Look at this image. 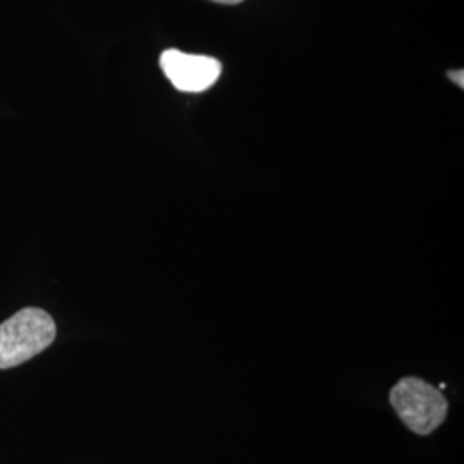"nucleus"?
I'll return each instance as SVG.
<instances>
[{
  "mask_svg": "<svg viewBox=\"0 0 464 464\" xmlns=\"http://www.w3.org/2000/svg\"><path fill=\"white\" fill-rule=\"evenodd\" d=\"M53 318L42 308H23L0 324V370L23 365L55 341Z\"/></svg>",
  "mask_w": 464,
  "mask_h": 464,
  "instance_id": "1",
  "label": "nucleus"
},
{
  "mask_svg": "<svg viewBox=\"0 0 464 464\" xmlns=\"http://www.w3.org/2000/svg\"><path fill=\"white\" fill-rule=\"evenodd\" d=\"M389 401L401 421L418 435L437 430L448 416L444 394L418 377H404L392 387Z\"/></svg>",
  "mask_w": 464,
  "mask_h": 464,
  "instance_id": "2",
  "label": "nucleus"
},
{
  "mask_svg": "<svg viewBox=\"0 0 464 464\" xmlns=\"http://www.w3.org/2000/svg\"><path fill=\"white\" fill-rule=\"evenodd\" d=\"M160 67L174 88L184 93L207 92L222 74V64L214 57L184 53L176 49L162 52Z\"/></svg>",
  "mask_w": 464,
  "mask_h": 464,
  "instance_id": "3",
  "label": "nucleus"
},
{
  "mask_svg": "<svg viewBox=\"0 0 464 464\" xmlns=\"http://www.w3.org/2000/svg\"><path fill=\"white\" fill-rule=\"evenodd\" d=\"M448 76L449 80H450L452 83L456 84V86H459V88H464L463 69H452V71H449Z\"/></svg>",
  "mask_w": 464,
  "mask_h": 464,
  "instance_id": "4",
  "label": "nucleus"
},
{
  "mask_svg": "<svg viewBox=\"0 0 464 464\" xmlns=\"http://www.w3.org/2000/svg\"><path fill=\"white\" fill-rule=\"evenodd\" d=\"M214 2H218V4H227V5H234V4H241L243 0H214Z\"/></svg>",
  "mask_w": 464,
  "mask_h": 464,
  "instance_id": "5",
  "label": "nucleus"
}]
</instances>
